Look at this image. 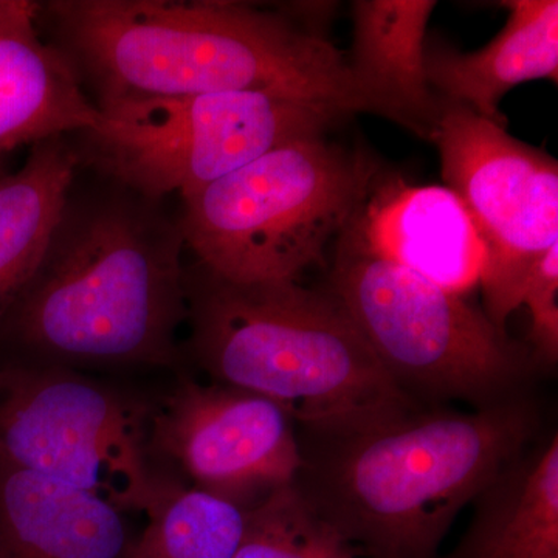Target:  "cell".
<instances>
[{
    "mask_svg": "<svg viewBox=\"0 0 558 558\" xmlns=\"http://www.w3.org/2000/svg\"><path fill=\"white\" fill-rule=\"evenodd\" d=\"M40 35L69 62L95 108L121 101L267 92L409 130L352 73L325 33L229 0H49Z\"/></svg>",
    "mask_w": 558,
    "mask_h": 558,
    "instance_id": "1",
    "label": "cell"
},
{
    "mask_svg": "<svg viewBox=\"0 0 558 558\" xmlns=\"http://www.w3.org/2000/svg\"><path fill=\"white\" fill-rule=\"evenodd\" d=\"M527 391L468 411L422 407L332 435H306L295 486L369 558H439L451 524L538 439Z\"/></svg>",
    "mask_w": 558,
    "mask_h": 558,
    "instance_id": "2",
    "label": "cell"
},
{
    "mask_svg": "<svg viewBox=\"0 0 558 558\" xmlns=\"http://www.w3.org/2000/svg\"><path fill=\"white\" fill-rule=\"evenodd\" d=\"M94 180L73 179L39 269L0 330L53 357L171 365L189 317L179 218L163 201Z\"/></svg>",
    "mask_w": 558,
    "mask_h": 558,
    "instance_id": "3",
    "label": "cell"
},
{
    "mask_svg": "<svg viewBox=\"0 0 558 558\" xmlns=\"http://www.w3.org/2000/svg\"><path fill=\"white\" fill-rule=\"evenodd\" d=\"M193 347L220 385L277 403L304 433L332 435L422 409L392 380L339 300L299 281L231 284L186 270Z\"/></svg>",
    "mask_w": 558,
    "mask_h": 558,
    "instance_id": "4",
    "label": "cell"
},
{
    "mask_svg": "<svg viewBox=\"0 0 558 558\" xmlns=\"http://www.w3.org/2000/svg\"><path fill=\"white\" fill-rule=\"evenodd\" d=\"M379 168L323 137L271 149L182 199L185 247L231 284L299 281L347 229Z\"/></svg>",
    "mask_w": 558,
    "mask_h": 558,
    "instance_id": "5",
    "label": "cell"
},
{
    "mask_svg": "<svg viewBox=\"0 0 558 558\" xmlns=\"http://www.w3.org/2000/svg\"><path fill=\"white\" fill-rule=\"evenodd\" d=\"M328 290L389 379L421 407L494 405L527 391L535 362L465 296L360 247L344 231Z\"/></svg>",
    "mask_w": 558,
    "mask_h": 558,
    "instance_id": "6",
    "label": "cell"
},
{
    "mask_svg": "<svg viewBox=\"0 0 558 558\" xmlns=\"http://www.w3.org/2000/svg\"><path fill=\"white\" fill-rule=\"evenodd\" d=\"M72 143L78 167L165 201L216 180L296 140L323 137L344 113L267 92H226L105 106Z\"/></svg>",
    "mask_w": 558,
    "mask_h": 558,
    "instance_id": "7",
    "label": "cell"
},
{
    "mask_svg": "<svg viewBox=\"0 0 558 558\" xmlns=\"http://www.w3.org/2000/svg\"><path fill=\"white\" fill-rule=\"evenodd\" d=\"M429 142L439 149L444 186L469 209L486 247L484 314L506 330L532 267L558 244L557 160L447 100Z\"/></svg>",
    "mask_w": 558,
    "mask_h": 558,
    "instance_id": "8",
    "label": "cell"
},
{
    "mask_svg": "<svg viewBox=\"0 0 558 558\" xmlns=\"http://www.w3.org/2000/svg\"><path fill=\"white\" fill-rule=\"evenodd\" d=\"M0 462L78 488L120 512L159 498L132 411L90 381L28 366L0 368Z\"/></svg>",
    "mask_w": 558,
    "mask_h": 558,
    "instance_id": "9",
    "label": "cell"
},
{
    "mask_svg": "<svg viewBox=\"0 0 558 558\" xmlns=\"http://www.w3.org/2000/svg\"><path fill=\"white\" fill-rule=\"evenodd\" d=\"M156 442L197 488L236 505L295 483L303 468L289 414L263 396L227 385L180 387L157 416Z\"/></svg>",
    "mask_w": 558,
    "mask_h": 558,
    "instance_id": "10",
    "label": "cell"
},
{
    "mask_svg": "<svg viewBox=\"0 0 558 558\" xmlns=\"http://www.w3.org/2000/svg\"><path fill=\"white\" fill-rule=\"evenodd\" d=\"M344 233L373 255L468 296L487 252L469 209L447 186H413L377 174Z\"/></svg>",
    "mask_w": 558,
    "mask_h": 558,
    "instance_id": "11",
    "label": "cell"
},
{
    "mask_svg": "<svg viewBox=\"0 0 558 558\" xmlns=\"http://www.w3.org/2000/svg\"><path fill=\"white\" fill-rule=\"evenodd\" d=\"M38 2L0 0V157L100 121L64 57L40 35Z\"/></svg>",
    "mask_w": 558,
    "mask_h": 558,
    "instance_id": "12",
    "label": "cell"
},
{
    "mask_svg": "<svg viewBox=\"0 0 558 558\" xmlns=\"http://www.w3.org/2000/svg\"><path fill=\"white\" fill-rule=\"evenodd\" d=\"M508 22L484 49L461 53L442 40H428L425 69L442 100L458 102L506 126L499 101L527 81L558 80L557 0H510Z\"/></svg>",
    "mask_w": 558,
    "mask_h": 558,
    "instance_id": "13",
    "label": "cell"
},
{
    "mask_svg": "<svg viewBox=\"0 0 558 558\" xmlns=\"http://www.w3.org/2000/svg\"><path fill=\"white\" fill-rule=\"evenodd\" d=\"M131 548L119 509L0 462V558H128Z\"/></svg>",
    "mask_w": 558,
    "mask_h": 558,
    "instance_id": "14",
    "label": "cell"
},
{
    "mask_svg": "<svg viewBox=\"0 0 558 558\" xmlns=\"http://www.w3.org/2000/svg\"><path fill=\"white\" fill-rule=\"evenodd\" d=\"M446 558H558V435L535 439L475 498Z\"/></svg>",
    "mask_w": 558,
    "mask_h": 558,
    "instance_id": "15",
    "label": "cell"
},
{
    "mask_svg": "<svg viewBox=\"0 0 558 558\" xmlns=\"http://www.w3.org/2000/svg\"><path fill=\"white\" fill-rule=\"evenodd\" d=\"M435 0H357L352 3V73L399 110L418 137L429 140L442 98L425 69L427 27Z\"/></svg>",
    "mask_w": 558,
    "mask_h": 558,
    "instance_id": "16",
    "label": "cell"
},
{
    "mask_svg": "<svg viewBox=\"0 0 558 558\" xmlns=\"http://www.w3.org/2000/svg\"><path fill=\"white\" fill-rule=\"evenodd\" d=\"M76 172L62 135L36 143L21 170L0 175V326L39 269Z\"/></svg>",
    "mask_w": 558,
    "mask_h": 558,
    "instance_id": "17",
    "label": "cell"
},
{
    "mask_svg": "<svg viewBox=\"0 0 558 558\" xmlns=\"http://www.w3.org/2000/svg\"><path fill=\"white\" fill-rule=\"evenodd\" d=\"M149 524L128 558H233L245 526V509L209 492H160Z\"/></svg>",
    "mask_w": 558,
    "mask_h": 558,
    "instance_id": "18",
    "label": "cell"
},
{
    "mask_svg": "<svg viewBox=\"0 0 558 558\" xmlns=\"http://www.w3.org/2000/svg\"><path fill=\"white\" fill-rule=\"evenodd\" d=\"M357 553L312 508L295 484L245 509L244 534L233 558H355Z\"/></svg>",
    "mask_w": 558,
    "mask_h": 558,
    "instance_id": "19",
    "label": "cell"
},
{
    "mask_svg": "<svg viewBox=\"0 0 558 558\" xmlns=\"http://www.w3.org/2000/svg\"><path fill=\"white\" fill-rule=\"evenodd\" d=\"M531 314L529 343L535 365L558 360V244L539 256L524 284L521 306Z\"/></svg>",
    "mask_w": 558,
    "mask_h": 558,
    "instance_id": "20",
    "label": "cell"
},
{
    "mask_svg": "<svg viewBox=\"0 0 558 558\" xmlns=\"http://www.w3.org/2000/svg\"><path fill=\"white\" fill-rule=\"evenodd\" d=\"M5 174V170L2 168V163H0V175Z\"/></svg>",
    "mask_w": 558,
    "mask_h": 558,
    "instance_id": "21",
    "label": "cell"
}]
</instances>
